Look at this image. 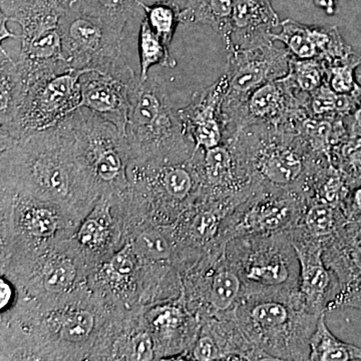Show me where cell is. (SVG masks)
Segmentation results:
<instances>
[{"label": "cell", "instance_id": "1", "mask_svg": "<svg viewBox=\"0 0 361 361\" xmlns=\"http://www.w3.org/2000/svg\"><path fill=\"white\" fill-rule=\"evenodd\" d=\"M240 331L267 360H310L319 316L292 295H244L237 305Z\"/></svg>", "mask_w": 361, "mask_h": 361}, {"label": "cell", "instance_id": "2", "mask_svg": "<svg viewBox=\"0 0 361 361\" xmlns=\"http://www.w3.org/2000/svg\"><path fill=\"white\" fill-rule=\"evenodd\" d=\"M63 61L75 70L101 71L116 77H140L135 42L73 0L61 20Z\"/></svg>", "mask_w": 361, "mask_h": 361}, {"label": "cell", "instance_id": "3", "mask_svg": "<svg viewBox=\"0 0 361 361\" xmlns=\"http://www.w3.org/2000/svg\"><path fill=\"white\" fill-rule=\"evenodd\" d=\"M71 2L26 0L6 16L21 27L20 54L16 63L25 87L39 78L70 68L63 61L61 20Z\"/></svg>", "mask_w": 361, "mask_h": 361}, {"label": "cell", "instance_id": "4", "mask_svg": "<svg viewBox=\"0 0 361 361\" xmlns=\"http://www.w3.org/2000/svg\"><path fill=\"white\" fill-rule=\"evenodd\" d=\"M237 250L235 270L243 282L244 295H292L299 291L300 266L291 231L241 237Z\"/></svg>", "mask_w": 361, "mask_h": 361}, {"label": "cell", "instance_id": "5", "mask_svg": "<svg viewBox=\"0 0 361 361\" xmlns=\"http://www.w3.org/2000/svg\"><path fill=\"white\" fill-rule=\"evenodd\" d=\"M187 137L167 90L155 75L140 78L130 90L129 123L126 139L133 140L142 151L170 149L176 154L186 153Z\"/></svg>", "mask_w": 361, "mask_h": 361}, {"label": "cell", "instance_id": "6", "mask_svg": "<svg viewBox=\"0 0 361 361\" xmlns=\"http://www.w3.org/2000/svg\"><path fill=\"white\" fill-rule=\"evenodd\" d=\"M87 70L68 68L45 75L26 87L13 125L1 133L2 144L49 129L80 108V80Z\"/></svg>", "mask_w": 361, "mask_h": 361}, {"label": "cell", "instance_id": "7", "mask_svg": "<svg viewBox=\"0 0 361 361\" xmlns=\"http://www.w3.org/2000/svg\"><path fill=\"white\" fill-rule=\"evenodd\" d=\"M292 58L286 47L278 49L274 42L228 51L225 75L229 85L223 102L224 118L259 87L286 77Z\"/></svg>", "mask_w": 361, "mask_h": 361}, {"label": "cell", "instance_id": "8", "mask_svg": "<svg viewBox=\"0 0 361 361\" xmlns=\"http://www.w3.org/2000/svg\"><path fill=\"white\" fill-rule=\"evenodd\" d=\"M306 198L297 190L254 184L237 217L236 238L292 231L302 219Z\"/></svg>", "mask_w": 361, "mask_h": 361}, {"label": "cell", "instance_id": "9", "mask_svg": "<svg viewBox=\"0 0 361 361\" xmlns=\"http://www.w3.org/2000/svg\"><path fill=\"white\" fill-rule=\"evenodd\" d=\"M291 238L300 266L299 298L306 310L322 314L336 299L334 279L323 257L322 240L311 236L303 227L294 228Z\"/></svg>", "mask_w": 361, "mask_h": 361}, {"label": "cell", "instance_id": "10", "mask_svg": "<svg viewBox=\"0 0 361 361\" xmlns=\"http://www.w3.org/2000/svg\"><path fill=\"white\" fill-rule=\"evenodd\" d=\"M227 75H221L213 85L196 92L191 102L178 109L185 133L194 145V156L199 149H210L223 144L226 126L223 102L228 92Z\"/></svg>", "mask_w": 361, "mask_h": 361}, {"label": "cell", "instance_id": "11", "mask_svg": "<svg viewBox=\"0 0 361 361\" xmlns=\"http://www.w3.org/2000/svg\"><path fill=\"white\" fill-rule=\"evenodd\" d=\"M140 80L90 71L80 77V108H87L116 126L126 137L130 106V90Z\"/></svg>", "mask_w": 361, "mask_h": 361}, {"label": "cell", "instance_id": "12", "mask_svg": "<svg viewBox=\"0 0 361 361\" xmlns=\"http://www.w3.org/2000/svg\"><path fill=\"white\" fill-rule=\"evenodd\" d=\"M280 26L279 16L270 0H233L227 51L250 49L273 42V30Z\"/></svg>", "mask_w": 361, "mask_h": 361}, {"label": "cell", "instance_id": "13", "mask_svg": "<svg viewBox=\"0 0 361 361\" xmlns=\"http://www.w3.org/2000/svg\"><path fill=\"white\" fill-rule=\"evenodd\" d=\"M85 11L103 18L109 25L139 44L145 11L139 0H77Z\"/></svg>", "mask_w": 361, "mask_h": 361}, {"label": "cell", "instance_id": "14", "mask_svg": "<svg viewBox=\"0 0 361 361\" xmlns=\"http://www.w3.org/2000/svg\"><path fill=\"white\" fill-rule=\"evenodd\" d=\"M232 7L233 0H182L180 20L210 26L226 45L229 42Z\"/></svg>", "mask_w": 361, "mask_h": 361}, {"label": "cell", "instance_id": "15", "mask_svg": "<svg viewBox=\"0 0 361 361\" xmlns=\"http://www.w3.org/2000/svg\"><path fill=\"white\" fill-rule=\"evenodd\" d=\"M0 122L1 133L13 125L21 99L25 92V85L21 78L18 63L0 47Z\"/></svg>", "mask_w": 361, "mask_h": 361}, {"label": "cell", "instance_id": "16", "mask_svg": "<svg viewBox=\"0 0 361 361\" xmlns=\"http://www.w3.org/2000/svg\"><path fill=\"white\" fill-rule=\"evenodd\" d=\"M310 346L311 361L361 360V348L337 338L327 326L324 313L318 318Z\"/></svg>", "mask_w": 361, "mask_h": 361}, {"label": "cell", "instance_id": "17", "mask_svg": "<svg viewBox=\"0 0 361 361\" xmlns=\"http://www.w3.org/2000/svg\"><path fill=\"white\" fill-rule=\"evenodd\" d=\"M139 63L140 78L145 80L148 78L152 68L155 66L175 68L177 63L171 58L170 47H168L161 37L147 23L142 20L139 33Z\"/></svg>", "mask_w": 361, "mask_h": 361}, {"label": "cell", "instance_id": "18", "mask_svg": "<svg viewBox=\"0 0 361 361\" xmlns=\"http://www.w3.org/2000/svg\"><path fill=\"white\" fill-rule=\"evenodd\" d=\"M280 32L272 33L273 42L285 44L292 56L298 59H318L317 47L313 39L311 25H303L290 18L280 23Z\"/></svg>", "mask_w": 361, "mask_h": 361}, {"label": "cell", "instance_id": "19", "mask_svg": "<svg viewBox=\"0 0 361 361\" xmlns=\"http://www.w3.org/2000/svg\"><path fill=\"white\" fill-rule=\"evenodd\" d=\"M243 295V282L236 270L224 268L214 275L209 295L214 310L226 312L237 307Z\"/></svg>", "mask_w": 361, "mask_h": 361}, {"label": "cell", "instance_id": "20", "mask_svg": "<svg viewBox=\"0 0 361 361\" xmlns=\"http://www.w3.org/2000/svg\"><path fill=\"white\" fill-rule=\"evenodd\" d=\"M287 77L303 96L310 97L313 92L327 82L326 63L320 59L292 58Z\"/></svg>", "mask_w": 361, "mask_h": 361}, {"label": "cell", "instance_id": "21", "mask_svg": "<svg viewBox=\"0 0 361 361\" xmlns=\"http://www.w3.org/2000/svg\"><path fill=\"white\" fill-rule=\"evenodd\" d=\"M303 229L315 238L332 237L338 230L339 217L336 207L313 198L303 214Z\"/></svg>", "mask_w": 361, "mask_h": 361}, {"label": "cell", "instance_id": "22", "mask_svg": "<svg viewBox=\"0 0 361 361\" xmlns=\"http://www.w3.org/2000/svg\"><path fill=\"white\" fill-rule=\"evenodd\" d=\"M140 4L145 11V20L152 30L170 47L176 28L180 23L179 9L174 4L167 2H155L152 4L140 2Z\"/></svg>", "mask_w": 361, "mask_h": 361}, {"label": "cell", "instance_id": "23", "mask_svg": "<svg viewBox=\"0 0 361 361\" xmlns=\"http://www.w3.org/2000/svg\"><path fill=\"white\" fill-rule=\"evenodd\" d=\"M361 65V56L355 54L343 61L326 66L327 84L337 94H353L361 85L355 80V71Z\"/></svg>", "mask_w": 361, "mask_h": 361}, {"label": "cell", "instance_id": "24", "mask_svg": "<svg viewBox=\"0 0 361 361\" xmlns=\"http://www.w3.org/2000/svg\"><path fill=\"white\" fill-rule=\"evenodd\" d=\"M343 252L342 259L344 261L338 262L336 269L339 276H345L341 281L344 283L341 291L361 280V227L355 228L353 238L346 240Z\"/></svg>", "mask_w": 361, "mask_h": 361}, {"label": "cell", "instance_id": "25", "mask_svg": "<svg viewBox=\"0 0 361 361\" xmlns=\"http://www.w3.org/2000/svg\"><path fill=\"white\" fill-rule=\"evenodd\" d=\"M161 183L169 196L183 201L191 195L196 180L192 169L185 165H173L161 171Z\"/></svg>", "mask_w": 361, "mask_h": 361}, {"label": "cell", "instance_id": "26", "mask_svg": "<svg viewBox=\"0 0 361 361\" xmlns=\"http://www.w3.org/2000/svg\"><path fill=\"white\" fill-rule=\"evenodd\" d=\"M94 329V316L87 311H78L66 318L61 327V336L66 341H82Z\"/></svg>", "mask_w": 361, "mask_h": 361}, {"label": "cell", "instance_id": "27", "mask_svg": "<svg viewBox=\"0 0 361 361\" xmlns=\"http://www.w3.org/2000/svg\"><path fill=\"white\" fill-rule=\"evenodd\" d=\"M75 269L70 262L54 266L44 278V286L52 293L68 291L75 280Z\"/></svg>", "mask_w": 361, "mask_h": 361}, {"label": "cell", "instance_id": "28", "mask_svg": "<svg viewBox=\"0 0 361 361\" xmlns=\"http://www.w3.org/2000/svg\"><path fill=\"white\" fill-rule=\"evenodd\" d=\"M140 254L152 259H165L169 256V245L159 233L147 232L140 235L135 242Z\"/></svg>", "mask_w": 361, "mask_h": 361}, {"label": "cell", "instance_id": "29", "mask_svg": "<svg viewBox=\"0 0 361 361\" xmlns=\"http://www.w3.org/2000/svg\"><path fill=\"white\" fill-rule=\"evenodd\" d=\"M28 231L37 237L51 236L56 228V220L52 213L44 209H35L26 215Z\"/></svg>", "mask_w": 361, "mask_h": 361}, {"label": "cell", "instance_id": "30", "mask_svg": "<svg viewBox=\"0 0 361 361\" xmlns=\"http://www.w3.org/2000/svg\"><path fill=\"white\" fill-rule=\"evenodd\" d=\"M219 228V220L212 212H203L195 217L191 226L192 234L201 241H208L215 237Z\"/></svg>", "mask_w": 361, "mask_h": 361}, {"label": "cell", "instance_id": "31", "mask_svg": "<svg viewBox=\"0 0 361 361\" xmlns=\"http://www.w3.org/2000/svg\"><path fill=\"white\" fill-rule=\"evenodd\" d=\"M78 239L85 246L99 245L104 239V229L96 220H89L78 232Z\"/></svg>", "mask_w": 361, "mask_h": 361}, {"label": "cell", "instance_id": "32", "mask_svg": "<svg viewBox=\"0 0 361 361\" xmlns=\"http://www.w3.org/2000/svg\"><path fill=\"white\" fill-rule=\"evenodd\" d=\"M342 305L353 306L361 310V280L344 289L332 303L331 310Z\"/></svg>", "mask_w": 361, "mask_h": 361}, {"label": "cell", "instance_id": "33", "mask_svg": "<svg viewBox=\"0 0 361 361\" xmlns=\"http://www.w3.org/2000/svg\"><path fill=\"white\" fill-rule=\"evenodd\" d=\"M197 360L209 361L218 360L220 356L219 349L215 341L210 336H202L197 342L193 351Z\"/></svg>", "mask_w": 361, "mask_h": 361}, {"label": "cell", "instance_id": "34", "mask_svg": "<svg viewBox=\"0 0 361 361\" xmlns=\"http://www.w3.org/2000/svg\"><path fill=\"white\" fill-rule=\"evenodd\" d=\"M133 356L135 360H153V342L147 334H141L133 341Z\"/></svg>", "mask_w": 361, "mask_h": 361}, {"label": "cell", "instance_id": "35", "mask_svg": "<svg viewBox=\"0 0 361 361\" xmlns=\"http://www.w3.org/2000/svg\"><path fill=\"white\" fill-rule=\"evenodd\" d=\"M342 155L349 163L361 166V137H357L355 141L345 145L342 149Z\"/></svg>", "mask_w": 361, "mask_h": 361}, {"label": "cell", "instance_id": "36", "mask_svg": "<svg viewBox=\"0 0 361 361\" xmlns=\"http://www.w3.org/2000/svg\"><path fill=\"white\" fill-rule=\"evenodd\" d=\"M111 269L120 276L129 275L133 270V263L126 252L118 254L111 261Z\"/></svg>", "mask_w": 361, "mask_h": 361}, {"label": "cell", "instance_id": "37", "mask_svg": "<svg viewBox=\"0 0 361 361\" xmlns=\"http://www.w3.org/2000/svg\"><path fill=\"white\" fill-rule=\"evenodd\" d=\"M8 23V18H7L6 16H4V14L0 13V40H1V42H4V40L7 39H20V35H14V33L11 32L8 27H7V23Z\"/></svg>", "mask_w": 361, "mask_h": 361}, {"label": "cell", "instance_id": "38", "mask_svg": "<svg viewBox=\"0 0 361 361\" xmlns=\"http://www.w3.org/2000/svg\"><path fill=\"white\" fill-rule=\"evenodd\" d=\"M11 295L13 292L11 286L4 279L0 280V307H6L11 300Z\"/></svg>", "mask_w": 361, "mask_h": 361}, {"label": "cell", "instance_id": "39", "mask_svg": "<svg viewBox=\"0 0 361 361\" xmlns=\"http://www.w3.org/2000/svg\"><path fill=\"white\" fill-rule=\"evenodd\" d=\"M26 0H0V7H1V13L4 16H8L14 8H16L23 2Z\"/></svg>", "mask_w": 361, "mask_h": 361}, {"label": "cell", "instance_id": "40", "mask_svg": "<svg viewBox=\"0 0 361 361\" xmlns=\"http://www.w3.org/2000/svg\"><path fill=\"white\" fill-rule=\"evenodd\" d=\"M353 133L356 137L361 135V102L353 113Z\"/></svg>", "mask_w": 361, "mask_h": 361}, {"label": "cell", "instance_id": "41", "mask_svg": "<svg viewBox=\"0 0 361 361\" xmlns=\"http://www.w3.org/2000/svg\"><path fill=\"white\" fill-rule=\"evenodd\" d=\"M353 207L356 212H361V187L356 189L353 194Z\"/></svg>", "mask_w": 361, "mask_h": 361}, {"label": "cell", "instance_id": "42", "mask_svg": "<svg viewBox=\"0 0 361 361\" xmlns=\"http://www.w3.org/2000/svg\"><path fill=\"white\" fill-rule=\"evenodd\" d=\"M139 1L146 4H155V2H167V4H174L179 9V11L180 6H182V0H139Z\"/></svg>", "mask_w": 361, "mask_h": 361}]
</instances>
